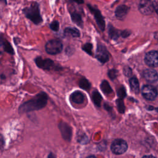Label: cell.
Instances as JSON below:
<instances>
[{
    "mask_svg": "<svg viewBox=\"0 0 158 158\" xmlns=\"http://www.w3.org/2000/svg\"><path fill=\"white\" fill-rule=\"evenodd\" d=\"M131 31L128 30H124L121 31V33H120V36H122V38H127L128 36H129L131 35Z\"/></svg>",
    "mask_w": 158,
    "mask_h": 158,
    "instance_id": "obj_29",
    "label": "cell"
},
{
    "mask_svg": "<svg viewBox=\"0 0 158 158\" xmlns=\"http://www.w3.org/2000/svg\"><path fill=\"white\" fill-rule=\"evenodd\" d=\"M82 49L86 52L87 54H88L89 55H92L93 52H92V50H93V45L91 43H87L86 44H85L83 46H82Z\"/></svg>",
    "mask_w": 158,
    "mask_h": 158,
    "instance_id": "obj_24",
    "label": "cell"
},
{
    "mask_svg": "<svg viewBox=\"0 0 158 158\" xmlns=\"http://www.w3.org/2000/svg\"><path fill=\"white\" fill-rule=\"evenodd\" d=\"M72 1H73L74 2H75L78 4H83L84 2L83 0H72Z\"/></svg>",
    "mask_w": 158,
    "mask_h": 158,
    "instance_id": "obj_32",
    "label": "cell"
},
{
    "mask_svg": "<svg viewBox=\"0 0 158 158\" xmlns=\"http://www.w3.org/2000/svg\"><path fill=\"white\" fill-rule=\"evenodd\" d=\"M88 9L90 10L91 12L94 15V19L96 20V22L99 28L101 31H104L105 30L106 24H105V21L103 18V16L101 14V12L97 7L96 8L90 4H88Z\"/></svg>",
    "mask_w": 158,
    "mask_h": 158,
    "instance_id": "obj_5",
    "label": "cell"
},
{
    "mask_svg": "<svg viewBox=\"0 0 158 158\" xmlns=\"http://www.w3.org/2000/svg\"><path fill=\"white\" fill-rule=\"evenodd\" d=\"M126 94H126V91L125 88L123 86H120L117 90V96L118 98L123 99L126 96Z\"/></svg>",
    "mask_w": 158,
    "mask_h": 158,
    "instance_id": "obj_26",
    "label": "cell"
},
{
    "mask_svg": "<svg viewBox=\"0 0 158 158\" xmlns=\"http://www.w3.org/2000/svg\"><path fill=\"white\" fill-rule=\"evenodd\" d=\"M48 95L44 92H41L33 99L23 103L19 108V112L23 114L43 108L47 104Z\"/></svg>",
    "mask_w": 158,
    "mask_h": 158,
    "instance_id": "obj_1",
    "label": "cell"
},
{
    "mask_svg": "<svg viewBox=\"0 0 158 158\" xmlns=\"http://www.w3.org/2000/svg\"><path fill=\"white\" fill-rule=\"evenodd\" d=\"M91 98H92L93 102L96 106H98V107L101 106V104L102 98L101 94L99 93L98 91L94 90L93 91L92 94H91Z\"/></svg>",
    "mask_w": 158,
    "mask_h": 158,
    "instance_id": "obj_20",
    "label": "cell"
},
{
    "mask_svg": "<svg viewBox=\"0 0 158 158\" xmlns=\"http://www.w3.org/2000/svg\"><path fill=\"white\" fill-rule=\"evenodd\" d=\"M78 85L79 86L84 90H88L91 88V83L87 79L85 78H83L80 80Z\"/></svg>",
    "mask_w": 158,
    "mask_h": 158,
    "instance_id": "obj_22",
    "label": "cell"
},
{
    "mask_svg": "<svg viewBox=\"0 0 158 158\" xmlns=\"http://www.w3.org/2000/svg\"><path fill=\"white\" fill-rule=\"evenodd\" d=\"M117 75H118V72L115 69H110L108 70L107 75L109 78L112 80H115L117 78Z\"/></svg>",
    "mask_w": 158,
    "mask_h": 158,
    "instance_id": "obj_25",
    "label": "cell"
},
{
    "mask_svg": "<svg viewBox=\"0 0 158 158\" xmlns=\"http://www.w3.org/2000/svg\"><path fill=\"white\" fill-rule=\"evenodd\" d=\"M129 84L130 88L135 93L138 94L139 92V83L137 78L133 77L129 80Z\"/></svg>",
    "mask_w": 158,
    "mask_h": 158,
    "instance_id": "obj_17",
    "label": "cell"
},
{
    "mask_svg": "<svg viewBox=\"0 0 158 158\" xmlns=\"http://www.w3.org/2000/svg\"><path fill=\"white\" fill-rule=\"evenodd\" d=\"M59 128L63 138L65 140L70 141L72 137V129L70 127L67 123L60 122L59 123Z\"/></svg>",
    "mask_w": 158,
    "mask_h": 158,
    "instance_id": "obj_11",
    "label": "cell"
},
{
    "mask_svg": "<svg viewBox=\"0 0 158 158\" xmlns=\"http://www.w3.org/2000/svg\"><path fill=\"white\" fill-rule=\"evenodd\" d=\"M36 65L40 69L49 70L56 67L54 62L50 59H43L41 57H37L35 59Z\"/></svg>",
    "mask_w": 158,
    "mask_h": 158,
    "instance_id": "obj_7",
    "label": "cell"
},
{
    "mask_svg": "<svg viewBox=\"0 0 158 158\" xmlns=\"http://www.w3.org/2000/svg\"><path fill=\"white\" fill-rule=\"evenodd\" d=\"M143 76L149 83H154L158 80V73L152 69H146L144 70Z\"/></svg>",
    "mask_w": 158,
    "mask_h": 158,
    "instance_id": "obj_12",
    "label": "cell"
},
{
    "mask_svg": "<svg viewBox=\"0 0 158 158\" xmlns=\"http://www.w3.org/2000/svg\"><path fill=\"white\" fill-rule=\"evenodd\" d=\"M71 101L76 104H81L85 101V95L80 91H75L70 95Z\"/></svg>",
    "mask_w": 158,
    "mask_h": 158,
    "instance_id": "obj_15",
    "label": "cell"
},
{
    "mask_svg": "<svg viewBox=\"0 0 158 158\" xmlns=\"http://www.w3.org/2000/svg\"><path fill=\"white\" fill-rule=\"evenodd\" d=\"M0 1L4 2H5V3H6V0H0Z\"/></svg>",
    "mask_w": 158,
    "mask_h": 158,
    "instance_id": "obj_36",
    "label": "cell"
},
{
    "mask_svg": "<svg viewBox=\"0 0 158 158\" xmlns=\"http://www.w3.org/2000/svg\"><path fill=\"white\" fill-rule=\"evenodd\" d=\"M108 33L110 38L114 40H117L120 36L121 31L114 28L112 25L109 24L108 25Z\"/></svg>",
    "mask_w": 158,
    "mask_h": 158,
    "instance_id": "obj_16",
    "label": "cell"
},
{
    "mask_svg": "<svg viewBox=\"0 0 158 158\" xmlns=\"http://www.w3.org/2000/svg\"><path fill=\"white\" fill-rule=\"evenodd\" d=\"M48 158H56V157H55V156H54L52 153H50V154L48 155Z\"/></svg>",
    "mask_w": 158,
    "mask_h": 158,
    "instance_id": "obj_34",
    "label": "cell"
},
{
    "mask_svg": "<svg viewBox=\"0 0 158 158\" xmlns=\"http://www.w3.org/2000/svg\"><path fill=\"white\" fill-rule=\"evenodd\" d=\"M142 158H156V157H155L154 156H151V155H147V156H143Z\"/></svg>",
    "mask_w": 158,
    "mask_h": 158,
    "instance_id": "obj_33",
    "label": "cell"
},
{
    "mask_svg": "<svg viewBox=\"0 0 158 158\" xmlns=\"http://www.w3.org/2000/svg\"><path fill=\"white\" fill-rule=\"evenodd\" d=\"M87 158H96V157L94 156H88Z\"/></svg>",
    "mask_w": 158,
    "mask_h": 158,
    "instance_id": "obj_35",
    "label": "cell"
},
{
    "mask_svg": "<svg viewBox=\"0 0 158 158\" xmlns=\"http://www.w3.org/2000/svg\"><path fill=\"white\" fill-rule=\"evenodd\" d=\"M49 27L52 30H53L54 31H57L59 29V22L57 21V20L52 21L50 23Z\"/></svg>",
    "mask_w": 158,
    "mask_h": 158,
    "instance_id": "obj_27",
    "label": "cell"
},
{
    "mask_svg": "<svg viewBox=\"0 0 158 158\" xmlns=\"http://www.w3.org/2000/svg\"><path fill=\"white\" fill-rule=\"evenodd\" d=\"M96 58L101 63L104 64L109 60V53L106 47L101 43H98L96 49Z\"/></svg>",
    "mask_w": 158,
    "mask_h": 158,
    "instance_id": "obj_6",
    "label": "cell"
},
{
    "mask_svg": "<svg viewBox=\"0 0 158 158\" xmlns=\"http://www.w3.org/2000/svg\"><path fill=\"white\" fill-rule=\"evenodd\" d=\"M144 62L151 67H158V51H151L144 56Z\"/></svg>",
    "mask_w": 158,
    "mask_h": 158,
    "instance_id": "obj_9",
    "label": "cell"
},
{
    "mask_svg": "<svg viewBox=\"0 0 158 158\" xmlns=\"http://www.w3.org/2000/svg\"><path fill=\"white\" fill-rule=\"evenodd\" d=\"M115 102H116V104H117L118 112L120 113H123L125 112V105H124L123 99L118 98V99L116 100Z\"/></svg>",
    "mask_w": 158,
    "mask_h": 158,
    "instance_id": "obj_23",
    "label": "cell"
},
{
    "mask_svg": "<svg viewBox=\"0 0 158 158\" xmlns=\"http://www.w3.org/2000/svg\"><path fill=\"white\" fill-rule=\"evenodd\" d=\"M100 88L103 93H104L105 94H109L112 93V89L107 80H103L101 82L100 85Z\"/></svg>",
    "mask_w": 158,
    "mask_h": 158,
    "instance_id": "obj_21",
    "label": "cell"
},
{
    "mask_svg": "<svg viewBox=\"0 0 158 158\" xmlns=\"http://www.w3.org/2000/svg\"><path fill=\"white\" fill-rule=\"evenodd\" d=\"M138 9L142 14L146 15L151 14L154 10L153 3L151 0H141L138 5Z\"/></svg>",
    "mask_w": 158,
    "mask_h": 158,
    "instance_id": "obj_10",
    "label": "cell"
},
{
    "mask_svg": "<svg viewBox=\"0 0 158 158\" xmlns=\"http://www.w3.org/2000/svg\"><path fill=\"white\" fill-rule=\"evenodd\" d=\"M156 91H157V94H158V86H157V87L156 88Z\"/></svg>",
    "mask_w": 158,
    "mask_h": 158,
    "instance_id": "obj_37",
    "label": "cell"
},
{
    "mask_svg": "<svg viewBox=\"0 0 158 158\" xmlns=\"http://www.w3.org/2000/svg\"><path fill=\"white\" fill-rule=\"evenodd\" d=\"M153 6H154V9L156 10V13L158 14V4H155L154 3H153Z\"/></svg>",
    "mask_w": 158,
    "mask_h": 158,
    "instance_id": "obj_31",
    "label": "cell"
},
{
    "mask_svg": "<svg viewBox=\"0 0 158 158\" xmlns=\"http://www.w3.org/2000/svg\"><path fill=\"white\" fill-rule=\"evenodd\" d=\"M123 74L126 76V77H130L132 74V70L130 67H129L128 66H125L123 68Z\"/></svg>",
    "mask_w": 158,
    "mask_h": 158,
    "instance_id": "obj_28",
    "label": "cell"
},
{
    "mask_svg": "<svg viewBox=\"0 0 158 158\" xmlns=\"http://www.w3.org/2000/svg\"><path fill=\"white\" fill-rule=\"evenodd\" d=\"M23 12L25 17L35 24L38 25L42 22L43 19L40 14L39 4L38 2H32L28 7L23 9Z\"/></svg>",
    "mask_w": 158,
    "mask_h": 158,
    "instance_id": "obj_2",
    "label": "cell"
},
{
    "mask_svg": "<svg viewBox=\"0 0 158 158\" xmlns=\"http://www.w3.org/2000/svg\"><path fill=\"white\" fill-rule=\"evenodd\" d=\"M156 111H157V112H158V107L156 108Z\"/></svg>",
    "mask_w": 158,
    "mask_h": 158,
    "instance_id": "obj_38",
    "label": "cell"
},
{
    "mask_svg": "<svg viewBox=\"0 0 158 158\" xmlns=\"http://www.w3.org/2000/svg\"><path fill=\"white\" fill-rule=\"evenodd\" d=\"M141 94L147 100L153 101L157 96L156 88L150 85H144L141 88Z\"/></svg>",
    "mask_w": 158,
    "mask_h": 158,
    "instance_id": "obj_8",
    "label": "cell"
},
{
    "mask_svg": "<svg viewBox=\"0 0 158 158\" xmlns=\"http://www.w3.org/2000/svg\"><path fill=\"white\" fill-rule=\"evenodd\" d=\"M70 15H71V19L73 21V22L75 23L77 25L79 26L80 27L83 28V20L81 15L78 12H70Z\"/></svg>",
    "mask_w": 158,
    "mask_h": 158,
    "instance_id": "obj_18",
    "label": "cell"
},
{
    "mask_svg": "<svg viewBox=\"0 0 158 158\" xmlns=\"http://www.w3.org/2000/svg\"><path fill=\"white\" fill-rule=\"evenodd\" d=\"M4 144V138L2 135L0 134V149L2 148Z\"/></svg>",
    "mask_w": 158,
    "mask_h": 158,
    "instance_id": "obj_30",
    "label": "cell"
},
{
    "mask_svg": "<svg viewBox=\"0 0 158 158\" xmlns=\"http://www.w3.org/2000/svg\"><path fill=\"white\" fill-rule=\"evenodd\" d=\"M130 10V7L126 5L118 6L115 10V15L119 20H123Z\"/></svg>",
    "mask_w": 158,
    "mask_h": 158,
    "instance_id": "obj_13",
    "label": "cell"
},
{
    "mask_svg": "<svg viewBox=\"0 0 158 158\" xmlns=\"http://www.w3.org/2000/svg\"><path fill=\"white\" fill-rule=\"evenodd\" d=\"M110 148L113 153L118 155L123 154L127 150L128 145L125 140L122 139H116L112 142Z\"/></svg>",
    "mask_w": 158,
    "mask_h": 158,
    "instance_id": "obj_4",
    "label": "cell"
},
{
    "mask_svg": "<svg viewBox=\"0 0 158 158\" xmlns=\"http://www.w3.org/2000/svg\"><path fill=\"white\" fill-rule=\"evenodd\" d=\"M63 49V44L59 40H51L45 44V50L49 54L54 55L60 53Z\"/></svg>",
    "mask_w": 158,
    "mask_h": 158,
    "instance_id": "obj_3",
    "label": "cell"
},
{
    "mask_svg": "<svg viewBox=\"0 0 158 158\" xmlns=\"http://www.w3.org/2000/svg\"><path fill=\"white\" fill-rule=\"evenodd\" d=\"M64 33L65 36H70L72 37H79L80 36V31L73 27H67L64 29Z\"/></svg>",
    "mask_w": 158,
    "mask_h": 158,
    "instance_id": "obj_19",
    "label": "cell"
},
{
    "mask_svg": "<svg viewBox=\"0 0 158 158\" xmlns=\"http://www.w3.org/2000/svg\"><path fill=\"white\" fill-rule=\"evenodd\" d=\"M7 52L10 54H14V49L8 41L0 35V54Z\"/></svg>",
    "mask_w": 158,
    "mask_h": 158,
    "instance_id": "obj_14",
    "label": "cell"
}]
</instances>
